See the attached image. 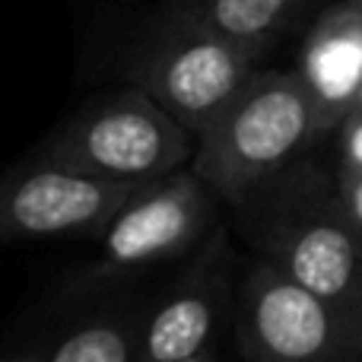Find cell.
<instances>
[{
    "label": "cell",
    "instance_id": "cell-1",
    "mask_svg": "<svg viewBox=\"0 0 362 362\" xmlns=\"http://www.w3.org/2000/svg\"><path fill=\"white\" fill-rule=\"evenodd\" d=\"M232 210L238 235L257 257L340 305L350 302L362 283V235L346 216L331 165L299 156L238 197Z\"/></svg>",
    "mask_w": 362,
    "mask_h": 362
},
{
    "label": "cell",
    "instance_id": "cell-2",
    "mask_svg": "<svg viewBox=\"0 0 362 362\" xmlns=\"http://www.w3.org/2000/svg\"><path fill=\"white\" fill-rule=\"evenodd\" d=\"M318 140L315 108L296 70H257L197 137L194 172L232 206Z\"/></svg>",
    "mask_w": 362,
    "mask_h": 362
},
{
    "label": "cell",
    "instance_id": "cell-3",
    "mask_svg": "<svg viewBox=\"0 0 362 362\" xmlns=\"http://www.w3.org/2000/svg\"><path fill=\"white\" fill-rule=\"evenodd\" d=\"M185 124L140 86L83 105L42 144L35 159L108 181H150L181 169L194 156Z\"/></svg>",
    "mask_w": 362,
    "mask_h": 362
},
{
    "label": "cell",
    "instance_id": "cell-4",
    "mask_svg": "<svg viewBox=\"0 0 362 362\" xmlns=\"http://www.w3.org/2000/svg\"><path fill=\"white\" fill-rule=\"evenodd\" d=\"M216 194L197 172H169L137 185L99 229V255L64 286H121L187 257L219 223Z\"/></svg>",
    "mask_w": 362,
    "mask_h": 362
},
{
    "label": "cell",
    "instance_id": "cell-5",
    "mask_svg": "<svg viewBox=\"0 0 362 362\" xmlns=\"http://www.w3.org/2000/svg\"><path fill=\"white\" fill-rule=\"evenodd\" d=\"M257 74V57L204 23L165 6L131 54L127 76L191 134H204Z\"/></svg>",
    "mask_w": 362,
    "mask_h": 362
},
{
    "label": "cell",
    "instance_id": "cell-6",
    "mask_svg": "<svg viewBox=\"0 0 362 362\" xmlns=\"http://www.w3.org/2000/svg\"><path fill=\"white\" fill-rule=\"evenodd\" d=\"M232 337L251 362H356L346 305L255 257L235 289Z\"/></svg>",
    "mask_w": 362,
    "mask_h": 362
},
{
    "label": "cell",
    "instance_id": "cell-7",
    "mask_svg": "<svg viewBox=\"0 0 362 362\" xmlns=\"http://www.w3.org/2000/svg\"><path fill=\"white\" fill-rule=\"evenodd\" d=\"M238 257L223 226L185 257L178 276L150 299L137 362L216 359L235 318Z\"/></svg>",
    "mask_w": 362,
    "mask_h": 362
},
{
    "label": "cell",
    "instance_id": "cell-8",
    "mask_svg": "<svg viewBox=\"0 0 362 362\" xmlns=\"http://www.w3.org/2000/svg\"><path fill=\"white\" fill-rule=\"evenodd\" d=\"M150 299L121 286H61L54 308L0 344V359L137 362Z\"/></svg>",
    "mask_w": 362,
    "mask_h": 362
},
{
    "label": "cell",
    "instance_id": "cell-9",
    "mask_svg": "<svg viewBox=\"0 0 362 362\" xmlns=\"http://www.w3.org/2000/svg\"><path fill=\"white\" fill-rule=\"evenodd\" d=\"M144 181H108L29 159L0 175V245L95 238Z\"/></svg>",
    "mask_w": 362,
    "mask_h": 362
},
{
    "label": "cell",
    "instance_id": "cell-10",
    "mask_svg": "<svg viewBox=\"0 0 362 362\" xmlns=\"http://www.w3.org/2000/svg\"><path fill=\"white\" fill-rule=\"evenodd\" d=\"M321 140L350 115L362 86V0H337L308 29L296 64Z\"/></svg>",
    "mask_w": 362,
    "mask_h": 362
},
{
    "label": "cell",
    "instance_id": "cell-11",
    "mask_svg": "<svg viewBox=\"0 0 362 362\" xmlns=\"http://www.w3.org/2000/svg\"><path fill=\"white\" fill-rule=\"evenodd\" d=\"M305 0H172V10L261 57L302 13Z\"/></svg>",
    "mask_w": 362,
    "mask_h": 362
},
{
    "label": "cell",
    "instance_id": "cell-12",
    "mask_svg": "<svg viewBox=\"0 0 362 362\" xmlns=\"http://www.w3.org/2000/svg\"><path fill=\"white\" fill-rule=\"evenodd\" d=\"M334 134H337V150H340L337 163L362 169V112H350Z\"/></svg>",
    "mask_w": 362,
    "mask_h": 362
},
{
    "label": "cell",
    "instance_id": "cell-13",
    "mask_svg": "<svg viewBox=\"0 0 362 362\" xmlns=\"http://www.w3.org/2000/svg\"><path fill=\"white\" fill-rule=\"evenodd\" d=\"M334 172H337V185H340V197H344V206H346V216H350V223L356 226L362 235V169L337 163Z\"/></svg>",
    "mask_w": 362,
    "mask_h": 362
},
{
    "label": "cell",
    "instance_id": "cell-14",
    "mask_svg": "<svg viewBox=\"0 0 362 362\" xmlns=\"http://www.w3.org/2000/svg\"><path fill=\"white\" fill-rule=\"evenodd\" d=\"M346 315H350V334H353V350H356V362L362 359V283L356 293L346 302Z\"/></svg>",
    "mask_w": 362,
    "mask_h": 362
},
{
    "label": "cell",
    "instance_id": "cell-15",
    "mask_svg": "<svg viewBox=\"0 0 362 362\" xmlns=\"http://www.w3.org/2000/svg\"><path fill=\"white\" fill-rule=\"evenodd\" d=\"M350 112H362V86H359V95H356V102H353Z\"/></svg>",
    "mask_w": 362,
    "mask_h": 362
}]
</instances>
